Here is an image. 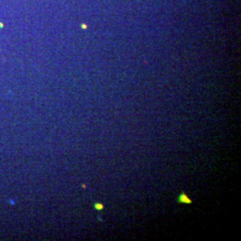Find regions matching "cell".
I'll return each mask as SVG.
<instances>
[{"mask_svg": "<svg viewBox=\"0 0 241 241\" xmlns=\"http://www.w3.org/2000/svg\"><path fill=\"white\" fill-rule=\"evenodd\" d=\"M178 202L179 203H186V204H190L191 203V200L188 197V196H186L185 194H181L178 197Z\"/></svg>", "mask_w": 241, "mask_h": 241, "instance_id": "cell-1", "label": "cell"}, {"mask_svg": "<svg viewBox=\"0 0 241 241\" xmlns=\"http://www.w3.org/2000/svg\"><path fill=\"white\" fill-rule=\"evenodd\" d=\"M95 207H96L98 210H102L104 206H103V204H95Z\"/></svg>", "mask_w": 241, "mask_h": 241, "instance_id": "cell-2", "label": "cell"}]
</instances>
